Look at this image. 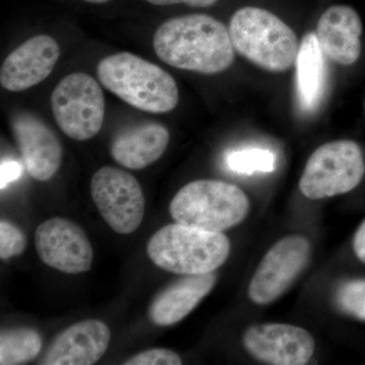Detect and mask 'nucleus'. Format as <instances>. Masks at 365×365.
I'll use <instances>...</instances> for the list:
<instances>
[{
  "mask_svg": "<svg viewBox=\"0 0 365 365\" xmlns=\"http://www.w3.org/2000/svg\"><path fill=\"white\" fill-rule=\"evenodd\" d=\"M158 58L182 71L216 74L234 63L230 31L207 14H193L165 21L153 37Z\"/></svg>",
  "mask_w": 365,
  "mask_h": 365,
  "instance_id": "nucleus-1",
  "label": "nucleus"
},
{
  "mask_svg": "<svg viewBox=\"0 0 365 365\" xmlns=\"http://www.w3.org/2000/svg\"><path fill=\"white\" fill-rule=\"evenodd\" d=\"M97 74L108 91L143 111L168 113L179 103V90L172 76L131 53H117L101 60Z\"/></svg>",
  "mask_w": 365,
  "mask_h": 365,
  "instance_id": "nucleus-2",
  "label": "nucleus"
},
{
  "mask_svg": "<svg viewBox=\"0 0 365 365\" xmlns=\"http://www.w3.org/2000/svg\"><path fill=\"white\" fill-rule=\"evenodd\" d=\"M230 253V242L222 232L178 222L160 228L148 244V256L158 267L180 275L215 272Z\"/></svg>",
  "mask_w": 365,
  "mask_h": 365,
  "instance_id": "nucleus-3",
  "label": "nucleus"
},
{
  "mask_svg": "<svg viewBox=\"0 0 365 365\" xmlns=\"http://www.w3.org/2000/svg\"><path fill=\"white\" fill-rule=\"evenodd\" d=\"M228 31L235 50L265 71H285L297 61L299 49L297 35L266 9H240L232 16Z\"/></svg>",
  "mask_w": 365,
  "mask_h": 365,
  "instance_id": "nucleus-4",
  "label": "nucleus"
},
{
  "mask_svg": "<svg viewBox=\"0 0 365 365\" xmlns=\"http://www.w3.org/2000/svg\"><path fill=\"white\" fill-rule=\"evenodd\" d=\"M249 211V198L242 189L216 180L189 182L170 204L175 222L215 232L240 225Z\"/></svg>",
  "mask_w": 365,
  "mask_h": 365,
  "instance_id": "nucleus-5",
  "label": "nucleus"
},
{
  "mask_svg": "<svg viewBox=\"0 0 365 365\" xmlns=\"http://www.w3.org/2000/svg\"><path fill=\"white\" fill-rule=\"evenodd\" d=\"M365 163L359 144L338 140L324 144L307 160L299 190L311 200L348 193L364 179Z\"/></svg>",
  "mask_w": 365,
  "mask_h": 365,
  "instance_id": "nucleus-6",
  "label": "nucleus"
},
{
  "mask_svg": "<svg viewBox=\"0 0 365 365\" xmlns=\"http://www.w3.org/2000/svg\"><path fill=\"white\" fill-rule=\"evenodd\" d=\"M51 105L59 128L74 140L93 138L102 128L104 93L88 74L78 72L62 79L53 91Z\"/></svg>",
  "mask_w": 365,
  "mask_h": 365,
  "instance_id": "nucleus-7",
  "label": "nucleus"
},
{
  "mask_svg": "<svg viewBox=\"0 0 365 365\" xmlns=\"http://www.w3.org/2000/svg\"><path fill=\"white\" fill-rule=\"evenodd\" d=\"M91 194L101 215L117 234H132L140 227L145 200L140 184L129 173L102 168L91 179Z\"/></svg>",
  "mask_w": 365,
  "mask_h": 365,
  "instance_id": "nucleus-8",
  "label": "nucleus"
},
{
  "mask_svg": "<svg viewBox=\"0 0 365 365\" xmlns=\"http://www.w3.org/2000/svg\"><path fill=\"white\" fill-rule=\"evenodd\" d=\"M311 253V244L300 235H289L276 242L250 282V299L265 306L280 297L306 269Z\"/></svg>",
  "mask_w": 365,
  "mask_h": 365,
  "instance_id": "nucleus-9",
  "label": "nucleus"
},
{
  "mask_svg": "<svg viewBox=\"0 0 365 365\" xmlns=\"http://www.w3.org/2000/svg\"><path fill=\"white\" fill-rule=\"evenodd\" d=\"M35 244L43 263L61 272H88L93 264V248L85 232L66 218L54 217L40 225Z\"/></svg>",
  "mask_w": 365,
  "mask_h": 365,
  "instance_id": "nucleus-10",
  "label": "nucleus"
},
{
  "mask_svg": "<svg viewBox=\"0 0 365 365\" xmlns=\"http://www.w3.org/2000/svg\"><path fill=\"white\" fill-rule=\"evenodd\" d=\"M251 356L264 364L304 365L313 357L314 340L304 329L287 324H263L249 328L242 338Z\"/></svg>",
  "mask_w": 365,
  "mask_h": 365,
  "instance_id": "nucleus-11",
  "label": "nucleus"
},
{
  "mask_svg": "<svg viewBox=\"0 0 365 365\" xmlns=\"http://www.w3.org/2000/svg\"><path fill=\"white\" fill-rule=\"evenodd\" d=\"M11 129L26 172L38 181L55 176L62 160V148L54 132L30 113L16 115Z\"/></svg>",
  "mask_w": 365,
  "mask_h": 365,
  "instance_id": "nucleus-12",
  "label": "nucleus"
},
{
  "mask_svg": "<svg viewBox=\"0 0 365 365\" xmlns=\"http://www.w3.org/2000/svg\"><path fill=\"white\" fill-rule=\"evenodd\" d=\"M60 56L58 43L50 36H35L4 60L0 83L9 91H24L39 85L51 74Z\"/></svg>",
  "mask_w": 365,
  "mask_h": 365,
  "instance_id": "nucleus-13",
  "label": "nucleus"
},
{
  "mask_svg": "<svg viewBox=\"0 0 365 365\" xmlns=\"http://www.w3.org/2000/svg\"><path fill=\"white\" fill-rule=\"evenodd\" d=\"M111 332L98 319L78 322L60 333L44 359L45 365H91L97 364L107 351Z\"/></svg>",
  "mask_w": 365,
  "mask_h": 365,
  "instance_id": "nucleus-14",
  "label": "nucleus"
},
{
  "mask_svg": "<svg viewBox=\"0 0 365 365\" xmlns=\"http://www.w3.org/2000/svg\"><path fill=\"white\" fill-rule=\"evenodd\" d=\"M362 23L354 9L333 6L322 14L316 35L324 55L329 59L349 66L361 54Z\"/></svg>",
  "mask_w": 365,
  "mask_h": 365,
  "instance_id": "nucleus-15",
  "label": "nucleus"
},
{
  "mask_svg": "<svg viewBox=\"0 0 365 365\" xmlns=\"http://www.w3.org/2000/svg\"><path fill=\"white\" fill-rule=\"evenodd\" d=\"M216 283L215 273L185 275L160 292L150 307V318L155 325L179 323L207 297Z\"/></svg>",
  "mask_w": 365,
  "mask_h": 365,
  "instance_id": "nucleus-16",
  "label": "nucleus"
},
{
  "mask_svg": "<svg viewBox=\"0 0 365 365\" xmlns=\"http://www.w3.org/2000/svg\"><path fill=\"white\" fill-rule=\"evenodd\" d=\"M170 141L168 129L158 123L137 125L113 139L111 155L127 169L141 170L160 158Z\"/></svg>",
  "mask_w": 365,
  "mask_h": 365,
  "instance_id": "nucleus-17",
  "label": "nucleus"
},
{
  "mask_svg": "<svg viewBox=\"0 0 365 365\" xmlns=\"http://www.w3.org/2000/svg\"><path fill=\"white\" fill-rule=\"evenodd\" d=\"M295 66L299 106L304 111H313L321 102L325 88V55L316 33L304 36Z\"/></svg>",
  "mask_w": 365,
  "mask_h": 365,
  "instance_id": "nucleus-18",
  "label": "nucleus"
},
{
  "mask_svg": "<svg viewBox=\"0 0 365 365\" xmlns=\"http://www.w3.org/2000/svg\"><path fill=\"white\" fill-rule=\"evenodd\" d=\"M41 349V336L32 329L2 331L0 336V364H26L37 357Z\"/></svg>",
  "mask_w": 365,
  "mask_h": 365,
  "instance_id": "nucleus-19",
  "label": "nucleus"
},
{
  "mask_svg": "<svg viewBox=\"0 0 365 365\" xmlns=\"http://www.w3.org/2000/svg\"><path fill=\"white\" fill-rule=\"evenodd\" d=\"M225 163L235 174L272 173L276 169V155L265 148H242L230 151L225 157Z\"/></svg>",
  "mask_w": 365,
  "mask_h": 365,
  "instance_id": "nucleus-20",
  "label": "nucleus"
},
{
  "mask_svg": "<svg viewBox=\"0 0 365 365\" xmlns=\"http://www.w3.org/2000/svg\"><path fill=\"white\" fill-rule=\"evenodd\" d=\"M346 313L365 321V280H352L340 288L337 297Z\"/></svg>",
  "mask_w": 365,
  "mask_h": 365,
  "instance_id": "nucleus-21",
  "label": "nucleus"
},
{
  "mask_svg": "<svg viewBox=\"0 0 365 365\" xmlns=\"http://www.w3.org/2000/svg\"><path fill=\"white\" fill-rule=\"evenodd\" d=\"M26 247V239L20 228L13 223L1 220L0 222V258L2 260L23 254Z\"/></svg>",
  "mask_w": 365,
  "mask_h": 365,
  "instance_id": "nucleus-22",
  "label": "nucleus"
},
{
  "mask_svg": "<svg viewBox=\"0 0 365 365\" xmlns=\"http://www.w3.org/2000/svg\"><path fill=\"white\" fill-rule=\"evenodd\" d=\"M126 365H181L182 359L176 352L165 348H155L139 353L124 362Z\"/></svg>",
  "mask_w": 365,
  "mask_h": 365,
  "instance_id": "nucleus-23",
  "label": "nucleus"
},
{
  "mask_svg": "<svg viewBox=\"0 0 365 365\" xmlns=\"http://www.w3.org/2000/svg\"><path fill=\"white\" fill-rule=\"evenodd\" d=\"M21 165L16 160H6L1 163L0 167V188L4 190L7 185L11 184L21 176Z\"/></svg>",
  "mask_w": 365,
  "mask_h": 365,
  "instance_id": "nucleus-24",
  "label": "nucleus"
},
{
  "mask_svg": "<svg viewBox=\"0 0 365 365\" xmlns=\"http://www.w3.org/2000/svg\"><path fill=\"white\" fill-rule=\"evenodd\" d=\"M155 6H172V4H184L193 7H209L215 6L218 0H146Z\"/></svg>",
  "mask_w": 365,
  "mask_h": 365,
  "instance_id": "nucleus-25",
  "label": "nucleus"
},
{
  "mask_svg": "<svg viewBox=\"0 0 365 365\" xmlns=\"http://www.w3.org/2000/svg\"><path fill=\"white\" fill-rule=\"evenodd\" d=\"M353 250L360 261L365 264V220L355 232L353 239Z\"/></svg>",
  "mask_w": 365,
  "mask_h": 365,
  "instance_id": "nucleus-26",
  "label": "nucleus"
},
{
  "mask_svg": "<svg viewBox=\"0 0 365 365\" xmlns=\"http://www.w3.org/2000/svg\"><path fill=\"white\" fill-rule=\"evenodd\" d=\"M85 1L93 2V4H104V2L109 1V0H85Z\"/></svg>",
  "mask_w": 365,
  "mask_h": 365,
  "instance_id": "nucleus-27",
  "label": "nucleus"
},
{
  "mask_svg": "<svg viewBox=\"0 0 365 365\" xmlns=\"http://www.w3.org/2000/svg\"><path fill=\"white\" fill-rule=\"evenodd\" d=\"M364 109H365V103H364Z\"/></svg>",
  "mask_w": 365,
  "mask_h": 365,
  "instance_id": "nucleus-28",
  "label": "nucleus"
}]
</instances>
